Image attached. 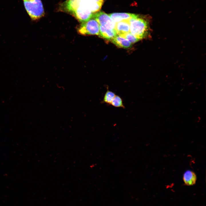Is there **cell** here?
I'll list each match as a JSON object with an SVG mask.
<instances>
[{"instance_id": "1", "label": "cell", "mask_w": 206, "mask_h": 206, "mask_svg": "<svg viewBox=\"0 0 206 206\" xmlns=\"http://www.w3.org/2000/svg\"><path fill=\"white\" fill-rule=\"evenodd\" d=\"M63 5L66 11L82 23L92 18L94 13L91 11L86 0H67Z\"/></svg>"}, {"instance_id": "2", "label": "cell", "mask_w": 206, "mask_h": 206, "mask_svg": "<svg viewBox=\"0 0 206 206\" xmlns=\"http://www.w3.org/2000/svg\"><path fill=\"white\" fill-rule=\"evenodd\" d=\"M130 32L140 40L148 37L150 29L148 21L144 18L135 14L129 20Z\"/></svg>"}, {"instance_id": "3", "label": "cell", "mask_w": 206, "mask_h": 206, "mask_svg": "<svg viewBox=\"0 0 206 206\" xmlns=\"http://www.w3.org/2000/svg\"><path fill=\"white\" fill-rule=\"evenodd\" d=\"M23 0L25 10L32 20H37L44 15V11L41 0Z\"/></svg>"}, {"instance_id": "4", "label": "cell", "mask_w": 206, "mask_h": 206, "mask_svg": "<svg viewBox=\"0 0 206 206\" xmlns=\"http://www.w3.org/2000/svg\"><path fill=\"white\" fill-rule=\"evenodd\" d=\"M81 34L99 35V25L97 21L92 18L88 21L83 23L78 29Z\"/></svg>"}, {"instance_id": "5", "label": "cell", "mask_w": 206, "mask_h": 206, "mask_svg": "<svg viewBox=\"0 0 206 206\" xmlns=\"http://www.w3.org/2000/svg\"><path fill=\"white\" fill-rule=\"evenodd\" d=\"M92 18L97 21L99 25L108 29H115V23L109 15L105 12L99 11L94 13Z\"/></svg>"}, {"instance_id": "6", "label": "cell", "mask_w": 206, "mask_h": 206, "mask_svg": "<svg viewBox=\"0 0 206 206\" xmlns=\"http://www.w3.org/2000/svg\"><path fill=\"white\" fill-rule=\"evenodd\" d=\"M129 20H124L115 23L114 29L117 35L122 36L130 32Z\"/></svg>"}, {"instance_id": "7", "label": "cell", "mask_w": 206, "mask_h": 206, "mask_svg": "<svg viewBox=\"0 0 206 206\" xmlns=\"http://www.w3.org/2000/svg\"><path fill=\"white\" fill-rule=\"evenodd\" d=\"M108 15L115 23L124 20H129L135 14L126 13H116Z\"/></svg>"}, {"instance_id": "8", "label": "cell", "mask_w": 206, "mask_h": 206, "mask_svg": "<svg viewBox=\"0 0 206 206\" xmlns=\"http://www.w3.org/2000/svg\"><path fill=\"white\" fill-rule=\"evenodd\" d=\"M183 179L185 184L187 186L195 185L196 182L197 177L195 173L191 170H187L183 175Z\"/></svg>"}, {"instance_id": "9", "label": "cell", "mask_w": 206, "mask_h": 206, "mask_svg": "<svg viewBox=\"0 0 206 206\" xmlns=\"http://www.w3.org/2000/svg\"><path fill=\"white\" fill-rule=\"evenodd\" d=\"M111 41L115 45L120 47L128 48L132 46V43L128 40L118 35H117Z\"/></svg>"}, {"instance_id": "10", "label": "cell", "mask_w": 206, "mask_h": 206, "mask_svg": "<svg viewBox=\"0 0 206 206\" xmlns=\"http://www.w3.org/2000/svg\"><path fill=\"white\" fill-rule=\"evenodd\" d=\"M99 35L104 38L111 40L117 34L115 29H108L99 25Z\"/></svg>"}, {"instance_id": "11", "label": "cell", "mask_w": 206, "mask_h": 206, "mask_svg": "<svg viewBox=\"0 0 206 206\" xmlns=\"http://www.w3.org/2000/svg\"><path fill=\"white\" fill-rule=\"evenodd\" d=\"M86 0L91 11L93 13L100 9L103 2V0Z\"/></svg>"}, {"instance_id": "12", "label": "cell", "mask_w": 206, "mask_h": 206, "mask_svg": "<svg viewBox=\"0 0 206 206\" xmlns=\"http://www.w3.org/2000/svg\"><path fill=\"white\" fill-rule=\"evenodd\" d=\"M115 96L116 95L114 92L109 90L108 89H107L104 96L102 101V103L110 105Z\"/></svg>"}, {"instance_id": "13", "label": "cell", "mask_w": 206, "mask_h": 206, "mask_svg": "<svg viewBox=\"0 0 206 206\" xmlns=\"http://www.w3.org/2000/svg\"><path fill=\"white\" fill-rule=\"evenodd\" d=\"M116 107H120L125 108L122 99L119 96L116 95L112 100L111 104Z\"/></svg>"}, {"instance_id": "14", "label": "cell", "mask_w": 206, "mask_h": 206, "mask_svg": "<svg viewBox=\"0 0 206 206\" xmlns=\"http://www.w3.org/2000/svg\"><path fill=\"white\" fill-rule=\"evenodd\" d=\"M128 40L132 43H134L140 40L130 32L122 36Z\"/></svg>"}]
</instances>
